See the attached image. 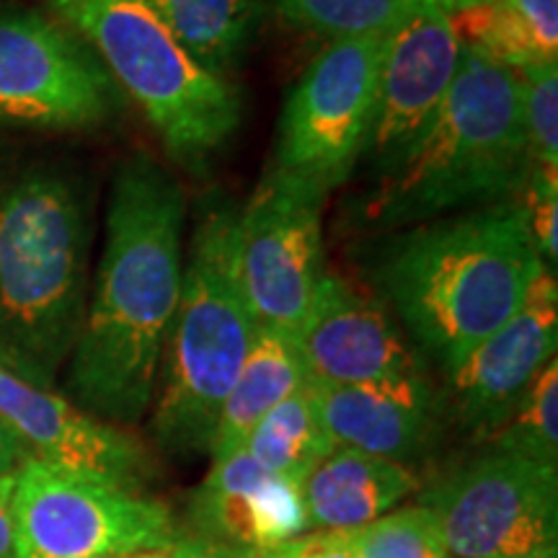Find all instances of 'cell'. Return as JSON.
<instances>
[{
	"mask_svg": "<svg viewBox=\"0 0 558 558\" xmlns=\"http://www.w3.org/2000/svg\"><path fill=\"white\" fill-rule=\"evenodd\" d=\"M429 3L435 0H275L284 19L331 41L386 37L403 19Z\"/></svg>",
	"mask_w": 558,
	"mask_h": 558,
	"instance_id": "cell-22",
	"label": "cell"
},
{
	"mask_svg": "<svg viewBox=\"0 0 558 558\" xmlns=\"http://www.w3.org/2000/svg\"><path fill=\"white\" fill-rule=\"evenodd\" d=\"M29 458V450L5 418H0V473L19 471V465Z\"/></svg>",
	"mask_w": 558,
	"mask_h": 558,
	"instance_id": "cell-30",
	"label": "cell"
},
{
	"mask_svg": "<svg viewBox=\"0 0 558 558\" xmlns=\"http://www.w3.org/2000/svg\"><path fill=\"white\" fill-rule=\"evenodd\" d=\"M186 54L220 75L246 50L256 24V0H145Z\"/></svg>",
	"mask_w": 558,
	"mask_h": 558,
	"instance_id": "cell-20",
	"label": "cell"
},
{
	"mask_svg": "<svg viewBox=\"0 0 558 558\" xmlns=\"http://www.w3.org/2000/svg\"><path fill=\"white\" fill-rule=\"evenodd\" d=\"M530 173L518 73L463 47L435 122L369 194L362 220L383 230L422 226L460 207L505 202L525 190Z\"/></svg>",
	"mask_w": 558,
	"mask_h": 558,
	"instance_id": "cell-3",
	"label": "cell"
},
{
	"mask_svg": "<svg viewBox=\"0 0 558 558\" xmlns=\"http://www.w3.org/2000/svg\"><path fill=\"white\" fill-rule=\"evenodd\" d=\"M522 207L543 267L554 271L558 256V173H530Z\"/></svg>",
	"mask_w": 558,
	"mask_h": 558,
	"instance_id": "cell-26",
	"label": "cell"
},
{
	"mask_svg": "<svg viewBox=\"0 0 558 558\" xmlns=\"http://www.w3.org/2000/svg\"><path fill=\"white\" fill-rule=\"evenodd\" d=\"M488 448L558 469V362L535 375L509 416L492 432Z\"/></svg>",
	"mask_w": 558,
	"mask_h": 558,
	"instance_id": "cell-23",
	"label": "cell"
},
{
	"mask_svg": "<svg viewBox=\"0 0 558 558\" xmlns=\"http://www.w3.org/2000/svg\"><path fill=\"white\" fill-rule=\"evenodd\" d=\"M171 558H239L235 554H230L228 548L218 546V543H209L205 538H179L173 546L169 548Z\"/></svg>",
	"mask_w": 558,
	"mask_h": 558,
	"instance_id": "cell-31",
	"label": "cell"
},
{
	"mask_svg": "<svg viewBox=\"0 0 558 558\" xmlns=\"http://www.w3.org/2000/svg\"><path fill=\"white\" fill-rule=\"evenodd\" d=\"M13 518L16 558H130L179 541L158 499L37 458L19 465Z\"/></svg>",
	"mask_w": 558,
	"mask_h": 558,
	"instance_id": "cell-7",
	"label": "cell"
},
{
	"mask_svg": "<svg viewBox=\"0 0 558 558\" xmlns=\"http://www.w3.org/2000/svg\"><path fill=\"white\" fill-rule=\"evenodd\" d=\"M148 117L169 156L205 171L241 124L233 83L207 73L145 0H52Z\"/></svg>",
	"mask_w": 558,
	"mask_h": 558,
	"instance_id": "cell-6",
	"label": "cell"
},
{
	"mask_svg": "<svg viewBox=\"0 0 558 558\" xmlns=\"http://www.w3.org/2000/svg\"><path fill=\"white\" fill-rule=\"evenodd\" d=\"M130 558H171L169 550H143V554H135Z\"/></svg>",
	"mask_w": 558,
	"mask_h": 558,
	"instance_id": "cell-34",
	"label": "cell"
},
{
	"mask_svg": "<svg viewBox=\"0 0 558 558\" xmlns=\"http://www.w3.org/2000/svg\"><path fill=\"white\" fill-rule=\"evenodd\" d=\"M463 47L450 13L429 3L386 34L365 156L386 177L435 122L456 81Z\"/></svg>",
	"mask_w": 558,
	"mask_h": 558,
	"instance_id": "cell-12",
	"label": "cell"
},
{
	"mask_svg": "<svg viewBox=\"0 0 558 558\" xmlns=\"http://www.w3.org/2000/svg\"><path fill=\"white\" fill-rule=\"evenodd\" d=\"M308 388L337 448L407 465L437 435V401L424 375L367 386L308 383Z\"/></svg>",
	"mask_w": 558,
	"mask_h": 558,
	"instance_id": "cell-17",
	"label": "cell"
},
{
	"mask_svg": "<svg viewBox=\"0 0 558 558\" xmlns=\"http://www.w3.org/2000/svg\"><path fill=\"white\" fill-rule=\"evenodd\" d=\"M13 494H16V471L0 473V558H16Z\"/></svg>",
	"mask_w": 558,
	"mask_h": 558,
	"instance_id": "cell-29",
	"label": "cell"
},
{
	"mask_svg": "<svg viewBox=\"0 0 558 558\" xmlns=\"http://www.w3.org/2000/svg\"><path fill=\"white\" fill-rule=\"evenodd\" d=\"M520 78L522 122L535 173H558V68L541 62L514 70Z\"/></svg>",
	"mask_w": 558,
	"mask_h": 558,
	"instance_id": "cell-25",
	"label": "cell"
},
{
	"mask_svg": "<svg viewBox=\"0 0 558 558\" xmlns=\"http://www.w3.org/2000/svg\"><path fill=\"white\" fill-rule=\"evenodd\" d=\"M435 3L445 13H458V11H463V9H473V5L488 3V0H435Z\"/></svg>",
	"mask_w": 558,
	"mask_h": 558,
	"instance_id": "cell-32",
	"label": "cell"
},
{
	"mask_svg": "<svg viewBox=\"0 0 558 558\" xmlns=\"http://www.w3.org/2000/svg\"><path fill=\"white\" fill-rule=\"evenodd\" d=\"M543 267L522 202L416 226L383 251L373 282L445 373L520 311Z\"/></svg>",
	"mask_w": 558,
	"mask_h": 558,
	"instance_id": "cell-2",
	"label": "cell"
},
{
	"mask_svg": "<svg viewBox=\"0 0 558 558\" xmlns=\"http://www.w3.org/2000/svg\"><path fill=\"white\" fill-rule=\"evenodd\" d=\"M514 558H558V543H550V546H543L538 550H530V554Z\"/></svg>",
	"mask_w": 558,
	"mask_h": 558,
	"instance_id": "cell-33",
	"label": "cell"
},
{
	"mask_svg": "<svg viewBox=\"0 0 558 558\" xmlns=\"http://www.w3.org/2000/svg\"><path fill=\"white\" fill-rule=\"evenodd\" d=\"M88 218L78 186L32 169L0 186V365L50 388L86 318Z\"/></svg>",
	"mask_w": 558,
	"mask_h": 558,
	"instance_id": "cell-4",
	"label": "cell"
},
{
	"mask_svg": "<svg viewBox=\"0 0 558 558\" xmlns=\"http://www.w3.org/2000/svg\"><path fill=\"white\" fill-rule=\"evenodd\" d=\"M558 284L543 269L520 311L450 373L452 407L463 427L488 437L522 399L535 375L556 360Z\"/></svg>",
	"mask_w": 558,
	"mask_h": 558,
	"instance_id": "cell-14",
	"label": "cell"
},
{
	"mask_svg": "<svg viewBox=\"0 0 558 558\" xmlns=\"http://www.w3.org/2000/svg\"><path fill=\"white\" fill-rule=\"evenodd\" d=\"M452 558H514L558 543V469L488 448L416 499Z\"/></svg>",
	"mask_w": 558,
	"mask_h": 558,
	"instance_id": "cell-9",
	"label": "cell"
},
{
	"mask_svg": "<svg viewBox=\"0 0 558 558\" xmlns=\"http://www.w3.org/2000/svg\"><path fill=\"white\" fill-rule=\"evenodd\" d=\"M295 347L313 386H367L424 375L414 349L378 300L329 271Z\"/></svg>",
	"mask_w": 558,
	"mask_h": 558,
	"instance_id": "cell-13",
	"label": "cell"
},
{
	"mask_svg": "<svg viewBox=\"0 0 558 558\" xmlns=\"http://www.w3.org/2000/svg\"><path fill=\"white\" fill-rule=\"evenodd\" d=\"M254 331L235 271V213L215 205L194 230L160 360L150 429L166 452L209 456L220 411L239 380Z\"/></svg>",
	"mask_w": 558,
	"mask_h": 558,
	"instance_id": "cell-5",
	"label": "cell"
},
{
	"mask_svg": "<svg viewBox=\"0 0 558 558\" xmlns=\"http://www.w3.org/2000/svg\"><path fill=\"white\" fill-rule=\"evenodd\" d=\"M337 448L326 432L313 393L305 383L262 418L243 445L262 469L303 486L311 471Z\"/></svg>",
	"mask_w": 558,
	"mask_h": 558,
	"instance_id": "cell-21",
	"label": "cell"
},
{
	"mask_svg": "<svg viewBox=\"0 0 558 558\" xmlns=\"http://www.w3.org/2000/svg\"><path fill=\"white\" fill-rule=\"evenodd\" d=\"M0 418L11 424L29 458L135 492L148 476V452L137 439L3 365Z\"/></svg>",
	"mask_w": 558,
	"mask_h": 558,
	"instance_id": "cell-15",
	"label": "cell"
},
{
	"mask_svg": "<svg viewBox=\"0 0 558 558\" xmlns=\"http://www.w3.org/2000/svg\"><path fill=\"white\" fill-rule=\"evenodd\" d=\"M362 558H452L424 507H396L369 525L352 530Z\"/></svg>",
	"mask_w": 558,
	"mask_h": 558,
	"instance_id": "cell-24",
	"label": "cell"
},
{
	"mask_svg": "<svg viewBox=\"0 0 558 558\" xmlns=\"http://www.w3.org/2000/svg\"><path fill=\"white\" fill-rule=\"evenodd\" d=\"M256 558H362L352 535L339 530H308L295 541L264 550Z\"/></svg>",
	"mask_w": 558,
	"mask_h": 558,
	"instance_id": "cell-27",
	"label": "cell"
},
{
	"mask_svg": "<svg viewBox=\"0 0 558 558\" xmlns=\"http://www.w3.org/2000/svg\"><path fill=\"white\" fill-rule=\"evenodd\" d=\"M107 68L37 13L0 16V120L90 128L111 111Z\"/></svg>",
	"mask_w": 558,
	"mask_h": 558,
	"instance_id": "cell-11",
	"label": "cell"
},
{
	"mask_svg": "<svg viewBox=\"0 0 558 558\" xmlns=\"http://www.w3.org/2000/svg\"><path fill=\"white\" fill-rule=\"evenodd\" d=\"M418 488V478L407 465L333 448L303 481V499L311 530L352 533L393 512Z\"/></svg>",
	"mask_w": 558,
	"mask_h": 558,
	"instance_id": "cell-18",
	"label": "cell"
},
{
	"mask_svg": "<svg viewBox=\"0 0 558 558\" xmlns=\"http://www.w3.org/2000/svg\"><path fill=\"white\" fill-rule=\"evenodd\" d=\"M305 383L308 378H305L295 339L271 329H256L239 380L220 411L209 458L222 460L243 450L262 418L300 388H305Z\"/></svg>",
	"mask_w": 558,
	"mask_h": 558,
	"instance_id": "cell-19",
	"label": "cell"
},
{
	"mask_svg": "<svg viewBox=\"0 0 558 558\" xmlns=\"http://www.w3.org/2000/svg\"><path fill=\"white\" fill-rule=\"evenodd\" d=\"M320 207V194L271 171L235 213V271L256 329H303L326 277Z\"/></svg>",
	"mask_w": 558,
	"mask_h": 558,
	"instance_id": "cell-10",
	"label": "cell"
},
{
	"mask_svg": "<svg viewBox=\"0 0 558 558\" xmlns=\"http://www.w3.org/2000/svg\"><path fill=\"white\" fill-rule=\"evenodd\" d=\"M184 220L179 181L148 156L124 160L111 184L94 298L68 360V386L90 416L132 424L153 407L184 282Z\"/></svg>",
	"mask_w": 558,
	"mask_h": 558,
	"instance_id": "cell-1",
	"label": "cell"
},
{
	"mask_svg": "<svg viewBox=\"0 0 558 558\" xmlns=\"http://www.w3.org/2000/svg\"><path fill=\"white\" fill-rule=\"evenodd\" d=\"M194 535L256 558L311 530L303 486L262 469L246 450L213 460L190 501Z\"/></svg>",
	"mask_w": 558,
	"mask_h": 558,
	"instance_id": "cell-16",
	"label": "cell"
},
{
	"mask_svg": "<svg viewBox=\"0 0 558 558\" xmlns=\"http://www.w3.org/2000/svg\"><path fill=\"white\" fill-rule=\"evenodd\" d=\"M386 37L333 39L320 50L279 114L275 171L326 197L365 156Z\"/></svg>",
	"mask_w": 558,
	"mask_h": 558,
	"instance_id": "cell-8",
	"label": "cell"
},
{
	"mask_svg": "<svg viewBox=\"0 0 558 558\" xmlns=\"http://www.w3.org/2000/svg\"><path fill=\"white\" fill-rule=\"evenodd\" d=\"M525 16L543 58L558 62V0H512Z\"/></svg>",
	"mask_w": 558,
	"mask_h": 558,
	"instance_id": "cell-28",
	"label": "cell"
}]
</instances>
